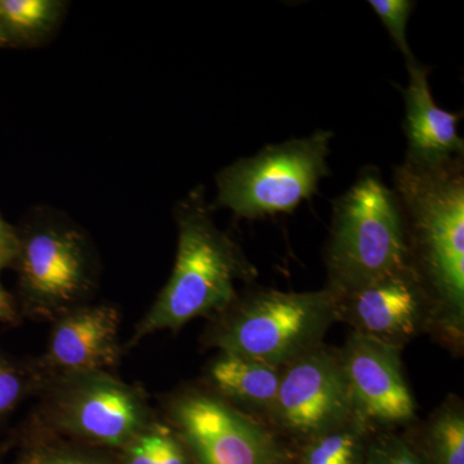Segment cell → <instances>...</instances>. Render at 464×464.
Wrapping results in <instances>:
<instances>
[{
  "label": "cell",
  "instance_id": "6da1fadb",
  "mask_svg": "<svg viewBox=\"0 0 464 464\" xmlns=\"http://www.w3.org/2000/svg\"><path fill=\"white\" fill-rule=\"evenodd\" d=\"M411 264L433 306L432 326L454 344L463 340L464 160L393 170Z\"/></svg>",
  "mask_w": 464,
  "mask_h": 464
},
{
  "label": "cell",
  "instance_id": "7a4b0ae2",
  "mask_svg": "<svg viewBox=\"0 0 464 464\" xmlns=\"http://www.w3.org/2000/svg\"><path fill=\"white\" fill-rule=\"evenodd\" d=\"M325 265L326 289L335 295L411 266L398 198L378 168L360 170L353 185L333 203Z\"/></svg>",
  "mask_w": 464,
  "mask_h": 464
},
{
  "label": "cell",
  "instance_id": "3957f363",
  "mask_svg": "<svg viewBox=\"0 0 464 464\" xmlns=\"http://www.w3.org/2000/svg\"><path fill=\"white\" fill-rule=\"evenodd\" d=\"M255 275V268L232 241L217 230L204 210L188 209L179 221L172 277L140 325L134 341L225 310L237 298L235 282Z\"/></svg>",
  "mask_w": 464,
  "mask_h": 464
},
{
  "label": "cell",
  "instance_id": "277c9868",
  "mask_svg": "<svg viewBox=\"0 0 464 464\" xmlns=\"http://www.w3.org/2000/svg\"><path fill=\"white\" fill-rule=\"evenodd\" d=\"M337 319V295L262 289L237 306L213 334L222 353L282 369L314 348Z\"/></svg>",
  "mask_w": 464,
  "mask_h": 464
},
{
  "label": "cell",
  "instance_id": "5b68a950",
  "mask_svg": "<svg viewBox=\"0 0 464 464\" xmlns=\"http://www.w3.org/2000/svg\"><path fill=\"white\" fill-rule=\"evenodd\" d=\"M332 139L331 130H316L241 159L219 174L217 201L249 219L292 212L328 176Z\"/></svg>",
  "mask_w": 464,
  "mask_h": 464
},
{
  "label": "cell",
  "instance_id": "8992f818",
  "mask_svg": "<svg viewBox=\"0 0 464 464\" xmlns=\"http://www.w3.org/2000/svg\"><path fill=\"white\" fill-rule=\"evenodd\" d=\"M340 351L314 348L282 368L268 422L295 438L310 440L353 417Z\"/></svg>",
  "mask_w": 464,
  "mask_h": 464
},
{
  "label": "cell",
  "instance_id": "52a82bcc",
  "mask_svg": "<svg viewBox=\"0 0 464 464\" xmlns=\"http://www.w3.org/2000/svg\"><path fill=\"white\" fill-rule=\"evenodd\" d=\"M172 411L199 464H283L270 430L218 396L188 393Z\"/></svg>",
  "mask_w": 464,
  "mask_h": 464
},
{
  "label": "cell",
  "instance_id": "ba28073f",
  "mask_svg": "<svg viewBox=\"0 0 464 464\" xmlns=\"http://www.w3.org/2000/svg\"><path fill=\"white\" fill-rule=\"evenodd\" d=\"M337 319L353 332L400 348L424 326H432L433 306L417 271L406 266L337 295Z\"/></svg>",
  "mask_w": 464,
  "mask_h": 464
},
{
  "label": "cell",
  "instance_id": "9c48e42d",
  "mask_svg": "<svg viewBox=\"0 0 464 464\" xmlns=\"http://www.w3.org/2000/svg\"><path fill=\"white\" fill-rule=\"evenodd\" d=\"M353 413L372 426L415 420V402L400 362L399 347L353 332L340 351Z\"/></svg>",
  "mask_w": 464,
  "mask_h": 464
},
{
  "label": "cell",
  "instance_id": "30bf717a",
  "mask_svg": "<svg viewBox=\"0 0 464 464\" xmlns=\"http://www.w3.org/2000/svg\"><path fill=\"white\" fill-rule=\"evenodd\" d=\"M145 408L136 391L109 377L91 375L63 396L60 422L83 438L119 445L136 436Z\"/></svg>",
  "mask_w": 464,
  "mask_h": 464
},
{
  "label": "cell",
  "instance_id": "8fae6325",
  "mask_svg": "<svg viewBox=\"0 0 464 464\" xmlns=\"http://www.w3.org/2000/svg\"><path fill=\"white\" fill-rule=\"evenodd\" d=\"M409 83L404 90L405 163L435 168L464 160V141L458 134L462 112L439 108L430 88V69L417 58L406 63Z\"/></svg>",
  "mask_w": 464,
  "mask_h": 464
},
{
  "label": "cell",
  "instance_id": "7c38bea8",
  "mask_svg": "<svg viewBox=\"0 0 464 464\" xmlns=\"http://www.w3.org/2000/svg\"><path fill=\"white\" fill-rule=\"evenodd\" d=\"M118 324V313L111 307L76 311L57 324L51 338V362L81 373L115 364Z\"/></svg>",
  "mask_w": 464,
  "mask_h": 464
},
{
  "label": "cell",
  "instance_id": "4fadbf2b",
  "mask_svg": "<svg viewBox=\"0 0 464 464\" xmlns=\"http://www.w3.org/2000/svg\"><path fill=\"white\" fill-rule=\"evenodd\" d=\"M24 274L30 292L43 304L70 301L83 285L81 249L66 235H35L26 246Z\"/></svg>",
  "mask_w": 464,
  "mask_h": 464
},
{
  "label": "cell",
  "instance_id": "5bb4252c",
  "mask_svg": "<svg viewBox=\"0 0 464 464\" xmlns=\"http://www.w3.org/2000/svg\"><path fill=\"white\" fill-rule=\"evenodd\" d=\"M282 369L249 357L222 353L209 369L219 395L267 414L276 399Z\"/></svg>",
  "mask_w": 464,
  "mask_h": 464
},
{
  "label": "cell",
  "instance_id": "9a60e30c",
  "mask_svg": "<svg viewBox=\"0 0 464 464\" xmlns=\"http://www.w3.org/2000/svg\"><path fill=\"white\" fill-rule=\"evenodd\" d=\"M369 429L364 420L353 415L341 426L308 440L302 464H362Z\"/></svg>",
  "mask_w": 464,
  "mask_h": 464
},
{
  "label": "cell",
  "instance_id": "2e32d148",
  "mask_svg": "<svg viewBox=\"0 0 464 464\" xmlns=\"http://www.w3.org/2000/svg\"><path fill=\"white\" fill-rule=\"evenodd\" d=\"M426 441L433 463L464 464V411L459 400H448L433 413Z\"/></svg>",
  "mask_w": 464,
  "mask_h": 464
},
{
  "label": "cell",
  "instance_id": "e0dca14e",
  "mask_svg": "<svg viewBox=\"0 0 464 464\" xmlns=\"http://www.w3.org/2000/svg\"><path fill=\"white\" fill-rule=\"evenodd\" d=\"M369 5L380 17L382 24L389 32L396 48L401 52L406 63L413 61L415 57L409 47L406 30H408L409 18L415 7V2H411V0H371Z\"/></svg>",
  "mask_w": 464,
  "mask_h": 464
},
{
  "label": "cell",
  "instance_id": "ac0fdd59",
  "mask_svg": "<svg viewBox=\"0 0 464 464\" xmlns=\"http://www.w3.org/2000/svg\"><path fill=\"white\" fill-rule=\"evenodd\" d=\"M53 3L47 0H3L0 14L20 29L42 26L51 16Z\"/></svg>",
  "mask_w": 464,
  "mask_h": 464
},
{
  "label": "cell",
  "instance_id": "d6986e66",
  "mask_svg": "<svg viewBox=\"0 0 464 464\" xmlns=\"http://www.w3.org/2000/svg\"><path fill=\"white\" fill-rule=\"evenodd\" d=\"M364 464H420V460L405 440L381 435L366 451Z\"/></svg>",
  "mask_w": 464,
  "mask_h": 464
},
{
  "label": "cell",
  "instance_id": "ffe728a7",
  "mask_svg": "<svg viewBox=\"0 0 464 464\" xmlns=\"http://www.w3.org/2000/svg\"><path fill=\"white\" fill-rule=\"evenodd\" d=\"M159 444L160 433L141 436L128 450L127 464H163Z\"/></svg>",
  "mask_w": 464,
  "mask_h": 464
},
{
  "label": "cell",
  "instance_id": "44dd1931",
  "mask_svg": "<svg viewBox=\"0 0 464 464\" xmlns=\"http://www.w3.org/2000/svg\"><path fill=\"white\" fill-rule=\"evenodd\" d=\"M23 391L20 377L5 362H0V414L14 408Z\"/></svg>",
  "mask_w": 464,
  "mask_h": 464
},
{
  "label": "cell",
  "instance_id": "7402d4cb",
  "mask_svg": "<svg viewBox=\"0 0 464 464\" xmlns=\"http://www.w3.org/2000/svg\"><path fill=\"white\" fill-rule=\"evenodd\" d=\"M159 450H160L161 463L186 464L181 447H179L176 440L170 438V436L160 435Z\"/></svg>",
  "mask_w": 464,
  "mask_h": 464
},
{
  "label": "cell",
  "instance_id": "603a6c76",
  "mask_svg": "<svg viewBox=\"0 0 464 464\" xmlns=\"http://www.w3.org/2000/svg\"><path fill=\"white\" fill-rule=\"evenodd\" d=\"M43 464H96L91 460L83 459V458L76 457H56L48 459L47 462Z\"/></svg>",
  "mask_w": 464,
  "mask_h": 464
},
{
  "label": "cell",
  "instance_id": "cb8c5ba5",
  "mask_svg": "<svg viewBox=\"0 0 464 464\" xmlns=\"http://www.w3.org/2000/svg\"><path fill=\"white\" fill-rule=\"evenodd\" d=\"M9 248V237L7 231H5V225L0 221V261L7 255Z\"/></svg>",
  "mask_w": 464,
  "mask_h": 464
},
{
  "label": "cell",
  "instance_id": "d4e9b609",
  "mask_svg": "<svg viewBox=\"0 0 464 464\" xmlns=\"http://www.w3.org/2000/svg\"><path fill=\"white\" fill-rule=\"evenodd\" d=\"M9 313H11V308H9L8 299L0 288V316H8Z\"/></svg>",
  "mask_w": 464,
  "mask_h": 464
},
{
  "label": "cell",
  "instance_id": "484cf974",
  "mask_svg": "<svg viewBox=\"0 0 464 464\" xmlns=\"http://www.w3.org/2000/svg\"><path fill=\"white\" fill-rule=\"evenodd\" d=\"M0 17H2V14H0Z\"/></svg>",
  "mask_w": 464,
  "mask_h": 464
}]
</instances>
